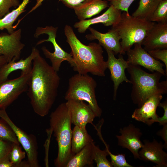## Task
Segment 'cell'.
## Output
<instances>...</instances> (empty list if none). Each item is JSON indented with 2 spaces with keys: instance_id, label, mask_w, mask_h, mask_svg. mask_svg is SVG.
Masks as SVG:
<instances>
[{
  "instance_id": "17",
  "label": "cell",
  "mask_w": 167,
  "mask_h": 167,
  "mask_svg": "<svg viewBox=\"0 0 167 167\" xmlns=\"http://www.w3.org/2000/svg\"><path fill=\"white\" fill-rule=\"evenodd\" d=\"M90 34L86 35V39L90 41L97 40L99 43L105 49L112 51L114 54H123L120 44V38L118 33L112 27L105 33L99 32L89 27L88 28Z\"/></svg>"
},
{
  "instance_id": "14",
  "label": "cell",
  "mask_w": 167,
  "mask_h": 167,
  "mask_svg": "<svg viewBox=\"0 0 167 167\" xmlns=\"http://www.w3.org/2000/svg\"><path fill=\"white\" fill-rule=\"evenodd\" d=\"M66 104L72 124L80 126H86L88 123L93 124L96 116L89 105L84 101L70 99Z\"/></svg>"
},
{
  "instance_id": "3",
  "label": "cell",
  "mask_w": 167,
  "mask_h": 167,
  "mask_svg": "<svg viewBox=\"0 0 167 167\" xmlns=\"http://www.w3.org/2000/svg\"><path fill=\"white\" fill-rule=\"evenodd\" d=\"M126 69L132 84L131 99L138 108L152 95L167 93V80L160 81L163 76L160 73H148L137 65H129Z\"/></svg>"
},
{
  "instance_id": "20",
  "label": "cell",
  "mask_w": 167,
  "mask_h": 167,
  "mask_svg": "<svg viewBox=\"0 0 167 167\" xmlns=\"http://www.w3.org/2000/svg\"><path fill=\"white\" fill-rule=\"evenodd\" d=\"M39 53L36 48L33 47L30 55L25 59L22 58L17 61L12 60L2 66L0 68V83L7 80L9 75L16 71L20 70L21 74L30 73L33 60Z\"/></svg>"
},
{
  "instance_id": "41",
  "label": "cell",
  "mask_w": 167,
  "mask_h": 167,
  "mask_svg": "<svg viewBox=\"0 0 167 167\" xmlns=\"http://www.w3.org/2000/svg\"><path fill=\"white\" fill-rule=\"evenodd\" d=\"M103 0L106 1V0Z\"/></svg>"
},
{
  "instance_id": "36",
  "label": "cell",
  "mask_w": 167,
  "mask_h": 167,
  "mask_svg": "<svg viewBox=\"0 0 167 167\" xmlns=\"http://www.w3.org/2000/svg\"><path fill=\"white\" fill-rule=\"evenodd\" d=\"M159 106L163 108L164 110L163 115L162 117H159L157 122L162 125L167 124V99L160 103Z\"/></svg>"
},
{
  "instance_id": "25",
  "label": "cell",
  "mask_w": 167,
  "mask_h": 167,
  "mask_svg": "<svg viewBox=\"0 0 167 167\" xmlns=\"http://www.w3.org/2000/svg\"><path fill=\"white\" fill-rule=\"evenodd\" d=\"M160 2V0H140L138 7L131 15L149 21Z\"/></svg>"
},
{
  "instance_id": "33",
  "label": "cell",
  "mask_w": 167,
  "mask_h": 167,
  "mask_svg": "<svg viewBox=\"0 0 167 167\" xmlns=\"http://www.w3.org/2000/svg\"><path fill=\"white\" fill-rule=\"evenodd\" d=\"M148 53L156 59L160 60L164 63L166 75H167V49H157L147 51Z\"/></svg>"
},
{
  "instance_id": "32",
  "label": "cell",
  "mask_w": 167,
  "mask_h": 167,
  "mask_svg": "<svg viewBox=\"0 0 167 167\" xmlns=\"http://www.w3.org/2000/svg\"><path fill=\"white\" fill-rule=\"evenodd\" d=\"M45 0H36L35 6L30 11V12L36 9L42 4ZM61 2L65 6L72 9H74L83 3L90 0H58Z\"/></svg>"
},
{
  "instance_id": "40",
  "label": "cell",
  "mask_w": 167,
  "mask_h": 167,
  "mask_svg": "<svg viewBox=\"0 0 167 167\" xmlns=\"http://www.w3.org/2000/svg\"><path fill=\"white\" fill-rule=\"evenodd\" d=\"M164 0H160V1Z\"/></svg>"
},
{
  "instance_id": "11",
  "label": "cell",
  "mask_w": 167,
  "mask_h": 167,
  "mask_svg": "<svg viewBox=\"0 0 167 167\" xmlns=\"http://www.w3.org/2000/svg\"><path fill=\"white\" fill-rule=\"evenodd\" d=\"M105 49L108 55L107 67L110 71L111 78L113 83V99L115 100L120 84L124 81L131 83L125 73V70L128 67L129 64L127 61L124 59L122 54H119L117 58L112 51Z\"/></svg>"
},
{
  "instance_id": "13",
  "label": "cell",
  "mask_w": 167,
  "mask_h": 167,
  "mask_svg": "<svg viewBox=\"0 0 167 167\" xmlns=\"http://www.w3.org/2000/svg\"><path fill=\"white\" fill-rule=\"evenodd\" d=\"M22 30L19 28L11 34H0V56H3L8 62L19 60L25 46L20 41Z\"/></svg>"
},
{
  "instance_id": "5",
  "label": "cell",
  "mask_w": 167,
  "mask_h": 167,
  "mask_svg": "<svg viewBox=\"0 0 167 167\" xmlns=\"http://www.w3.org/2000/svg\"><path fill=\"white\" fill-rule=\"evenodd\" d=\"M155 23L132 16L124 11L120 19L113 27L121 41L123 54L136 43H141L149 30Z\"/></svg>"
},
{
  "instance_id": "24",
  "label": "cell",
  "mask_w": 167,
  "mask_h": 167,
  "mask_svg": "<svg viewBox=\"0 0 167 167\" xmlns=\"http://www.w3.org/2000/svg\"><path fill=\"white\" fill-rule=\"evenodd\" d=\"M30 0H23L22 3L15 9L6 14L0 19V30H7L11 34L14 31L13 24L18 17L24 12L25 8Z\"/></svg>"
},
{
  "instance_id": "15",
  "label": "cell",
  "mask_w": 167,
  "mask_h": 167,
  "mask_svg": "<svg viewBox=\"0 0 167 167\" xmlns=\"http://www.w3.org/2000/svg\"><path fill=\"white\" fill-rule=\"evenodd\" d=\"M143 147L139 150L140 160L150 161L158 167H167V153L163 150L164 144L154 139L152 141L145 140Z\"/></svg>"
},
{
  "instance_id": "16",
  "label": "cell",
  "mask_w": 167,
  "mask_h": 167,
  "mask_svg": "<svg viewBox=\"0 0 167 167\" xmlns=\"http://www.w3.org/2000/svg\"><path fill=\"white\" fill-rule=\"evenodd\" d=\"M162 98V95L160 94L152 95L141 107L135 110L131 118L148 126L157 122L159 117L156 114V110Z\"/></svg>"
},
{
  "instance_id": "12",
  "label": "cell",
  "mask_w": 167,
  "mask_h": 167,
  "mask_svg": "<svg viewBox=\"0 0 167 167\" xmlns=\"http://www.w3.org/2000/svg\"><path fill=\"white\" fill-rule=\"evenodd\" d=\"M120 135L116 136L118 145L128 149L135 159H140L139 152L143 143L140 140L142 133L140 130L132 124L120 128Z\"/></svg>"
},
{
  "instance_id": "19",
  "label": "cell",
  "mask_w": 167,
  "mask_h": 167,
  "mask_svg": "<svg viewBox=\"0 0 167 167\" xmlns=\"http://www.w3.org/2000/svg\"><path fill=\"white\" fill-rule=\"evenodd\" d=\"M121 11L110 5L108 9L101 15L92 19L79 20L75 23L74 27L81 33H84L90 26L95 24H102L105 26L116 25L120 20Z\"/></svg>"
},
{
  "instance_id": "38",
  "label": "cell",
  "mask_w": 167,
  "mask_h": 167,
  "mask_svg": "<svg viewBox=\"0 0 167 167\" xmlns=\"http://www.w3.org/2000/svg\"><path fill=\"white\" fill-rule=\"evenodd\" d=\"M0 167H14L10 160L9 156L0 161Z\"/></svg>"
},
{
  "instance_id": "27",
  "label": "cell",
  "mask_w": 167,
  "mask_h": 167,
  "mask_svg": "<svg viewBox=\"0 0 167 167\" xmlns=\"http://www.w3.org/2000/svg\"><path fill=\"white\" fill-rule=\"evenodd\" d=\"M19 144L12 143L9 154L10 160L14 167H29L27 161H22L25 157L26 152L22 150Z\"/></svg>"
},
{
  "instance_id": "8",
  "label": "cell",
  "mask_w": 167,
  "mask_h": 167,
  "mask_svg": "<svg viewBox=\"0 0 167 167\" xmlns=\"http://www.w3.org/2000/svg\"><path fill=\"white\" fill-rule=\"evenodd\" d=\"M0 118L6 123L15 134L18 140L24 149L29 167H39L38 146L36 137L28 134L18 127L8 116L6 109H0Z\"/></svg>"
},
{
  "instance_id": "21",
  "label": "cell",
  "mask_w": 167,
  "mask_h": 167,
  "mask_svg": "<svg viewBox=\"0 0 167 167\" xmlns=\"http://www.w3.org/2000/svg\"><path fill=\"white\" fill-rule=\"evenodd\" d=\"M106 1L90 0L74 9L79 20H85L99 13L108 6Z\"/></svg>"
},
{
  "instance_id": "22",
  "label": "cell",
  "mask_w": 167,
  "mask_h": 167,
  "mask_svg": "<svg viewBox=\"0 0 167 167\" xmlns=\"http://www.w3.org/2000/svg\"><path fill=\"white\" fill-rule=\"evenodd\" d=\"M75 126L72 130L71 151L73 156L88 143L94 141L88 133L86 126Z\"/></svg>"
},
{
  "instance_id": "30",
  "label": "cell",
  "mask_w": 167,
  "mask_h": 167,
  "mask_svg": "<svg viewBox=\"0 0 167 167\" xmlns=\"http://www.w3.org/2000/svg\"><path fill=\"white\" fill-rule=\"evenodd\" d=\"M108 152L111 159V163L114 167H133V166L127 162L124 154L114 155L111 152L109 149Z\"/></svg>"
},
{
  "instance_id": "7",
  "label": "cell",
  "mask_w": 167,
  "mask_h": 167,
  "mask_svg": "<svg viewBox=\"0 0 167 167\" xmlns=\"http://www.w3.org/2000/svg\"><path fill=\"white\" fill-rule=\"evenodd\" d=\"M57 27L52 26H47L44 28L38 27L36 29L34 36L37 37L40 35L45 34L48 36V38L38 41L36 45H40L45 42H50L54 48V52H51L45 46H43L41 49L45 57L49 59L51 63V66L57 72L59 71L62 63L67 61L71 66L73 59L71 53H68L63 50L57 43L56 40Z\"/></svg>"
},
{
  "instance_id": "31",
  "label": "cell",
  "mask_w": 167,
  "mask_h": 167,
  "mask_svg": "<svg viewBox=\"0 0 167 167\" xmlns=\"http://www.w3.org/2000/svg\"><path fill=\"white\" fill-rule=\"evenodd\" d=\"M20 4L19 0H0V19L10 12L11 8H17Z\"/></svg>"
},
{
  "instance_id": "9",
  "label": "cell",
  "mask_w": 167,
  "mask_h": 167,
  "mask_svg": "<svg viewBox=\"0 0 167 167\" xmlns=\"http://www.w3.org/2000/svg\"><path fill=\"white\" fill-rule=\"evenodd\" d=\"M30 73L0 83V109H6L19 96L28 90Z\"/></svg>"
},
{
  "instance_id": "34",
  "label": "cell",
  "mask_w": 167,
  "mask_h": 167,
  "mask_svg": "<svg viewBox=\"0 0 167 167\" xmlns=\"http://www.w3.org/2000/svg\"><path fill=\"white\" fill-rule=\"evenodd\" d=\"M135 0H110V5L121 11H125L127 14H130L129 8L130 5Z\"/></svg>"
},
{
  "instance_id": "18",
  "label": "cell",
  "mask_w": 167,
  "mask_h": 167,
  "mask_svg": "<svg viewBox=\"0 0 167 167\" xmlns=\"http://www.w3.org/2000/svg\"><path fill=\"white\" fill-rule=\"evenodd\" d=\"M141 45L147 52L167 49V22L155 23L143 40Z\"/></svg>"
},
{
  "instance_id": "26",
  "label": "cell",
  "mask_w": 167,
  "mask_h": 167,
  "mask_svg": "<svg viewBox=\"0 0 167 167\" xmlns=\"http://www.w3.org/2000/svg\"><path fill=\"white\" fill-rule=\"evenodd\" d=\"M106 148L104 150H101L99 146L95 145L93 142L92 143V156L94 161L96 164L97 167H113L111 162L107 158L109 155L108 152L109 147L105 143Z\"/></svg>"
},
{
  "instance_id": "37",
  "label": "cell",
  "mask_w": 167,
  "mask_h": 167,
  "mask_svg": "<svg viewBox=\"0 0 167 167\" xmlns=\"http://www.w3.org/2000/svg\"><path fill=\"white\" fill-rule=\"evenodd\" d=\"M156 134L160 136L164 141V148L167 149V124L163 125V128L159 130Z\"/></svg>"
},
{
  "instance_id": "28",
  "label": "cell",
  "mask_w": 167,
  "mask_h": 167,
  "mask_svg": "<svg viewBox=\"0 0 167 167\" xmlns=\"http://www.w3.org/2000/svg\"><path fill=\"white\" fill-rule=\"evenodd\" d=\"M149 21L160 23L167 22V0L160 2Z\"/></svg>"
},
{
  "instance_id": "6",
  "label": "cell",
  "mask_w": 167,
  "mask_h": 167,
  "mask_svg": "<svg viewBox=\"0 0 167 167\" xmlns=\"http://www.w3.org/2000/svg\"><path fill=\"white\" fill-rule=\"evenodd\" d=\"M97 83L92 77L87 74L79 73L71 77L69 79L68 89L64 98L81 100L87 102L96 117H100L102 111L98 105L95 89Z\"/></svg>"
},
{
  "instance_id": "2",
  "label": "cell",
  "mask_w": 167,
  "mask_h": 167,
  "mask_svg": "<svg viewBox=\"0 0 167 167\" xmlns=\"http://www.w3.org/2000/svg\"><path fill=\"white\" fill-rule=\"evenodd\" d=\"M64 32L66 41L71 50L73 62L71 66L73 70L81 74L90 73L98 76H105L107 67L102 46L95 42L90 43L88 45L84 44L78 38L70 25H66Z\"/></svg>"
},
{
  "instance_id": "29",
  "label": "cell",
  "mask_w": 167,
  "mask_h": 167,
  "mask_svg": "<svg viewBox=\"0 0 167 167\" xmlns=\"http://www.w3.org/2000/svg\"><path fill=\"white\" fill-rule=\"evenodd\" d=\"M6 122L0 121V138L12 143L19 144L14 132L6 123Z\"/></svg>"
},
{
  "instance_id": "39",
  "label": "cell",
  "mask_w": 167,
  "mask_h": 167,
  "mask_svg": "<svg viewBox=\"0 0 167 167\" xmlns=\"http://www.w3.org/2000/svg\"><path fill=\"white\" fill-rule=\"evenodd\" d=\"M8 62L7 59L3 56H0V68Z\"/></svg>"
},
{
  "instance_id": "1",
  "label": "cell",
  "mask_w": 167,
  "mask_h": 167,
  "mask_svg": "<svg viewBox=\"0 0 167 167\" xmlns=\"http://www.w3.org/2000/svg\"><path fill=\"white\" fill-rule=\"evenodd\" d=\"M30 74L28 96L34 112L44 117L49 113L58 94L60 79L40 54L34 58Z\"/></svg>"
},
{
  "instance_id": "10",
  "label": "cell",
  "mask_w": 167,
  "mask_h": 167,
  "mask_svg": "<svg viewBox=\"0 0 167 167\" xmlns=\"http://www.w3.org/2000/svg\"><path fill=\"white\" fill-rule=\"evenodd\" d=\"M134 45L133 49L126 52L128 57L126 61L129 65L140 66L152 72L157 71L167 76L163 68L165 66L164 64L151 56L141 44L136 43Z\"/></svg>"
},
{
  "instance_id": "4",
  "label": "cell",
  "mask_w": 167,
  "mask_h": 167,
  "mask_svg": "<svg viewBox=\"0 0 167 167\" xmlns=\"http://www.w3.org/2000/svg\"><path fill=\"white\" fill-rule=\"evenodd\" d=\"M50 130L57 141L58 151L54 161L56 167H65L73 156L71 151L72 123L66 103L60 104L50 116Z\"/></svg>"
},
{
  "instance_id": "23",
  "label": "cell",
  "mask_w": 167,
  "mask_h": 167,
  "mask_svg": "<svg viewBox=\"0 0 167 167\" xmlns=\"http://www.w3.org/2000/svg\"><path fill=\"white\" fill-rule=\"evenodd\" d=\"M90 143L73 156L66 164L65 167H83L92 166L94 161L92 156V143Z\"/></svg>"
},
{
  "instance_id": "35",
  "label": "cell",
  "mask_w": 167,
  "mask_h": 167,
  "mask_svg": "<svg viewBox=\"0 0 167 167\" xmlns=\"http://www.w3.org/2000/svg\"><path fill=\"white\" fill-rule=\"evenodd\" d=\"M12 143L0 138V161L9 156Z\"/></svg>"
}]
</instances>
